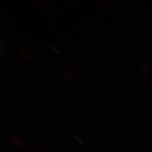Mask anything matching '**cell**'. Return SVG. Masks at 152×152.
<instances>
[{
  "instance_id": "obj_1",
  "label": "cell",
  "mask_w": 152,
  "mask_h": 152,
  "mask_svg": "<svg viewBox=\"0 0 152 152\" xmlns=\"http://www.w3.org/2000/svg\"><path fill=\"white\" fill-rule=\"evenodd\" d=\"M140 69H141V70L144 72V74H145V80H147L148 83H150V78H149V73H150V67L148 65V64H147L146 62H143L142 64H140Z\"/></svg>"
},
{
  "instance_id": "obj_6",
  "label": "cell",
  "mask_w": 152,
  "mask_h": 152,
  "mask_svg": "<svg viewBox=\"0 0 152 152\" xmlns=\"http://www.w3.org/2000/svg\"><path fill=\"white\" fill-rule=\"evenodd\" d=\"M80 22H81V24L85 26V28L86 29L87 31H91V29H90V26H87V24H86L85 22L83 21V20H80Z\"/></svg>"
},
{
  "instance_id": "obj_3",
  "label": "cell",
  "mask_w": 152,
  "mask_h": 152,
  "mask_svg": "<svg viewBox=\"0 0 152 152\" xmlns=\"http://www.w3.org/2000/svg\"><path fill=\"white\" fill-rule=\"evenodd\" d=\"M11 139H12V140L15 142L16 145H18L19 146L24 147V144H23L21 140H19L17 137H15V136H11Z\"/></svg>"
},
{
  "instance_id": "obj_4",
  "label": "cell",
  "mask_w": 152,
  "mask_h": 152,
  "mask_svg": "<svg viewBox=\"0 0 152 152\" xmlns=\"http://www.w3.org/2000/svg\"><path fill=\"white\" fill-rule=\"evenodd\" d=\"M64 74H65L66 75L69 77V80H75V76L71 74L69 71L64 69Z\"/></svg>"
},
{
  "instance_id": "obj_2",
  "label": "cell",
  "mask_w": 152,
  "mask_h": 152,
  "mask_svg": "<svg viewBox=\"0 0 152 152\" xmlns=\"http://www.w3.org/2000/svg\"><path fill=\"white\" fill-rule=\"evenodd\" d=\"M19 53H20V55L21 56L22 58H24V59H26V60H29L30 59V57H29V53H28L27 52H26L24 49H19Z\"/></svg>"
},
{
  "instance_id": "obj_5",
  "label": "cell",
  "mask_w": 152,
  "mask_h": 152,
  "mask_svg": "<svg viewBox=\"0 0 152 152\" xmlns=\"http://www.w3.org/2000/svg\"><path fill=\"white\" fill-rule=\"evenodd\" d=\"M33 4H35L37 6V8L39 9V10H43V7H42V4L41 3H39V2H37V1H36V0H32Z\"/></svg>"
},
{
  "instance_id": "obj_7",
  "label": "cell",
  "mask_w": 152,
  "mask_h": 152,
  "mask_svg": "<svg viewBox=\"0 0 152 152\" xmlns=\"http://www.w3.org/2000/svg\"><path fill=\"white\" fill-rule=\"evenodd\" d=\"M34 147H35V149L37 150V152H43L42 149L41 147L38 146V145H34Z\"/></svg>"
}]
</instances>
